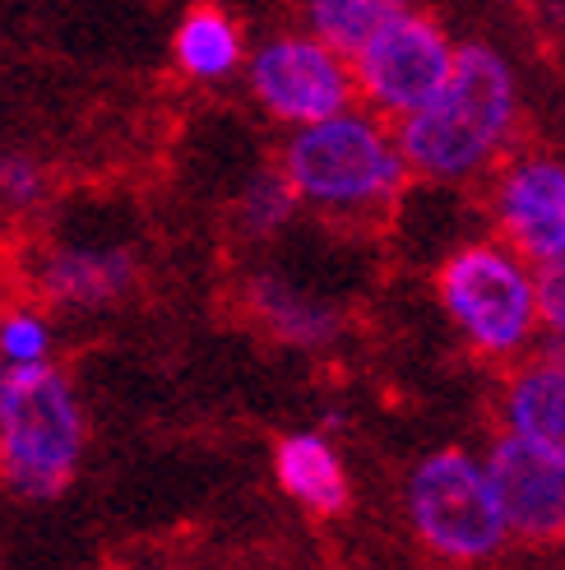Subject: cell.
<instances>
[{
	"label": "cell",
	"instance_id": "obj_13",
	"mask_svg": "<svg viewBox=\"0 0 565 570\" xmlns=\"http://www.w3.org/2000/svg\"><path fill=\"white\" fill-rule=\"evenodd\" d=\"M246 306L256 311V321L274 338H282V344H297V348H320V344H329V338L338 334V316L325 302L297 293L293 283H282L274 274H260V278L246 283Z\"/></svg>",
	"mask_w": 565,
	"mask_h": 570
},
{
	"label": "cell",
	"instance_id": "obj_2",
	"mask_svg": "<svg viewBox=\"0 0 565 570\" xmlns=\"http://www.w3.org/2000/svg\"><path fill=\"white\" fill-rule=\"evenodd\" d=\"M278 173L288 177L301 205L325 214H376L394 205L413 177L394 130L353 107L325 121L293 126Z\"/></svg>",
	"mask_w": 565,
	"mask_h": 570
},
{
	"label": "cell",
	"instance_id": "obj_11",
	"mask_svg": "<svg viewBox=\"0 0 565 570\" xmlns=\"http://www.w3.org/2000/svg\"><path fill=\"white\" fill-rule=\"evenodd\" d=\"M505 432L565 464V348L515 366L500 394Z\"/></svg>",
	"mask_w": 565,
	"mask_h": 570
},
{
	"label": "cell",
	"instance_id": "obj_18",
	"mask_svg": "<svg viewBox=\"0 0 565 570\" xmlns=\"http://www.w3.org/2000/svg\"><path fill=\"white\" fill-rule=\"evenodd\" d=\"M47 195V173L38 158L28 154H0V205L23 214V209H38Z\"/></svg>",
	"mask_w": 565,
	"mask_h": 570
},
{
	"label": "cell",
	"instance_id": "obj_15",
	"mask_svg": "<svg viewBox=\"0 0 565 570\" xmlns=\"http://www.w3.org/2000/svg\"><path fill=\"white\" fill-rule=\"evenodd\" d=\"M404 6L408 0H301V14H306V28L320 42L353 56L389 14H399Z\"/></svg>",
	"mask_w": 565,
	"mask_h": 570
},
{
	"label": "cell",
	"instance_id": "obj_17",
	"mask_svg": "<svg viewBox=\"0 0 565 570\" xmlns=\"http://www.w3.org/2000/svg\"><path fill=\"white\" fill-rule=\"evenodd\" d=\"M51 362V325L38 311H0V366Z\"/></svg>",
	"mask_w": 565,
	"mask_h": 570
},
{
	"label": "cell",
	"instance_id": "obj_8",
	"mask_svg": "<svg viewBox=\"0 0 565 570\" xmlns=\"http://www.w3.org/2000/svg\"><path fill=\"white\" fill-rule=\"evenodd\" d=\"M487 478L496 488L505 529L519 543L552 548L565 538V464L505 432L487 454Z\"/></svg>",
	"mask_w": 565,
	"mask_h": 570
},
{
	"label": "cell",
	"instance_id": "obj_16",
	"mask_svg": "<svg viewBox=\"0 0 565 570\" xmlns=\"http://www.w3.org/2000/svg\"><path fill=\"white\" fill-rule=\"evenodd\" d=\"M297 205L301 199L288 186V177L282 173H260V177H250V186L237 199V223H241V233H250V237H274L278 227L297 214Z\"/></svg>",
	"mask_w": 565,
	"mask_h": 570
},
{
	"label": "cell",
	"instance_id": "obj_10",
	"mask_svg": "<svg viewBox=\"0 0 565 570\" xmlns=\"http://www.w3.org/2000/svg\"><path fill=\"white\" fill-rule=\"evenodd\" d=\"M135 255L126 246H56L38 269V293L56 311H107L135 293Z\"/></svg>",
	"mask_w": 565,
	"mask_h": 570
},
{
	"label": "cell",
	"instance_id": "obj_6",
	"mask_svg": "<svg viewBox=\"0 0 565 570\" xmlns=\"http://www.w3.org/2000/svg\"><path fill=\"white\" fill-rule=\"evenodd\" d=\"M455 51L459 47L449 42V33L432 14L404 6L348 56L357 98L376 107V117L399 121L427 98H436V89L455 70Z\"/></svg>",
	"mask_w": 565,
	"mask_h": 570
},
{
	"label": "cell",
	"instance_id": "obj_5",
	"mask_svg": "<svg viewBox=\"0 0 565 570\" xmlns=\"http://www.w3.org/2000/svg\"><path fill=\"white\" fill-rule=\"evenodd\" d=\"M404 510H408L417 543L445 561H464V566L492 561L511 543V529H505L487 464L473 460L468 450L427 454L408 473Z\"/></svg>",
	"mask_w": 565,
	"mask_h": 570
},
{
	"label": "cell",
	"instance_id": "obj_9",
	"mask_svg": "<svg viewBox=\"0 0 565 570\" xmlns=\"http://www.w3.org/2000/svg\"><path fill=\"white\" fill-rule=\"evenodd\" d=\"M500 242L528 265L565 255V163L552 154H524L496 181Z\"/></svg>",
	"mask_w": 565,
	"mask_h": 570
},
{
	"label": "cell",
	"instance_id": "obj_3",
	"mask_svg": "<svg viewBox=\"0 0 565 570\" xmlns=\"http://www.w3.org/2000/svg\"><path fill=\"white\" fill-rule=\"evenodd\" d=\"M89 445V422L51 362L0 366V482L23 501L61 497Z\"/></svg>",
	"mask_w": 565,
	"mask_h": 570
},
{
	"label": "cell",
	"instance_id": "obj_1",
	"mask_svg": "<svg viewBox=\"0 0 565 570\" xmlns=\"http://www.w3.org/2000/svg\"><path fill=\"white\" fill-rule=\"evenodd\" d=\"M519 126V89L505 56L468 42L455 51V70L417 111L394 121V139L422 181H473L511 149Z\"/></svg>",
	"mask_w": 565,
	"mask_h": 570
},
{
	"label": "cell",
	"instance_id": "obj_4",
	"mask_svg": "<svg viewBox=\"0 0 565 570\" xmlns=\"http://www.w3.org/2000/svg\"><path fill=\"white\" fill-rule=\"evenodd\" d=\"M436 297L483 357H515L538 334L533 265L505 242H468L436 274Z\"/></svg>",
	"mask_w": 565,
	"mask_h": 570
},
{
	"label": "cell",
	"instance_id": "obj_19",
	"mask_svg": "<svg viewBox=\"0 0 565 570\" xmlns=\"http://www.w3.org/2000/svg\"><path fill=\"white\" fill-rule=\"evenodd\" d=\"M533 283H538V330H547L552 344L565 348V255L533 265Z\"/></svg>",
	"mask_w": 565,
	"mask_h": 570
},
{
	"label": "cell",
	"instance_id": "obj_7",
	"mask_svg": "<svg viewBox=\"0 0 565 570\" xmlns=\"http://www.w3.org/2000/svg\"><path fill=\"white\" fill-rule=\"evenodd\" d=\"M250 94L282 126H310L353 107L357 83L348 56L316 33H282L265 42L246 66Z\"/></svg>",
	"mask_w": 565,
	"mask_h": 570
},
{
	"label": "cell",
	"instance_id": "obj_14",
	"mask_svg": "<svg viewBox=\"0 0 565 570\" xmlns=\"http://www.w3.org/2000/svg\"><path fill=\"white\" fill-rule=\"evenodd\" d=\"M177 66L190 79H222L241 66V33L222 10H190L177 28Z\"/></svg>",
	"mask_w": 565,
	"mask_h": 570
},
{
	"label": "cell",
	"instance_id": "obj_12",
	"mask_svg": "<svg viewBox=\"0 0 565 570\" xmlns=\"http://www.w3.org/2000/svg\"><path fill=\"white\" fill-rule=\"evenodd\" d=\"M274 478L301 510L320 520H334L348 510V469L338 460V450L320 432H293L274 450Z\"/></svg>",
	"mask_w": 565,
	"mask_h": 570
}]
</instances>
